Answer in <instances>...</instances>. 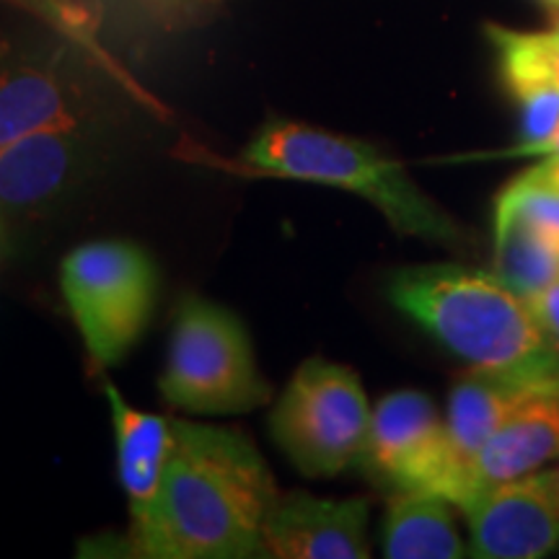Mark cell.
Returning a JSON list of instances; mask_svg holds the SVG:
<instances>
[{
	"label": "cell",
	"instance_id": "7a4b0ae2",
	"mask_svg": "<svg viewBox=\"0 0 559 559\" xmlns=\"http://www.w3.org/2000/svg\"><path fill=\"white\" fill-rule=\"evenodd\" d=\"M389 298L469 368L502 370L559 391V355L528 300L495 272L425 264L389 277Z\"/></svg>",
	"mask_w": 559,
	"mask_h": 559
},
{
	"label": "cell",
	"instance_id": "7c38bea8",
	"mask_svg": "<svg viewBox=\"0 0 559 559\" xmlns=\"http://www.w3.org/2000/svg\"><path fill=\"white\" fill-rule=\"evenodd\" d=\"M117 440V466L130 502V521L156 500L174 453V419L130 407L111 383L104 386Z\"/></svg>",
	"mask_w": 559,
	"mask_h": 559
},
{
	"label": "cell",
	"instance_id": "44dd1931",
	"mask_svg": "<svg viewBox=\"0 0 559 559\" xmlns=\"http://www.w3.org/2000/svg\"><path fill=\"white\" fill-rule=\"evenodd\" d=\"M559 156V130L555 135L536 140V143H519L502 151L472 153V156H459L451 160H502V158H557Z\"/></svg>",
	"mask_w": 559,
	"mask_h": 559
},
{
	"label": "cell",
	"instance_id": "ba28073f",
	"mask_svg": "<svg viewBox=\"0 0 559 559\" xmlns=\"http://www.w3.org/2000/svg\"><path fill=\"white\" fill-rule=\"evenodd\" d=\"M459 510L469 523L472 557H547L559 549V469L479 489Z\"/></svg>",
	"mask_w": 559,
	"mask_h": 559
},
{
	"label": "cell",
	"instance_id": "52a82bcc",
	"mask_svg": "<svg viewBox=\"0 0 559 559\" xmlns=\"http://www.w3.org/2000/svg\"><path fill=\"white\" fill-rule=\"evenodd\" d=\"M360 469L396 492H438L456 500L449 430L436 402L415 389L386 394L373 407Z\"/></svg>",
	"mask_w": 559,
	"mask_h": 559
},
{
	"label": "cell",
	"instance_id": "603a6c76",
	"mask_svg": "<svg viewBox=\"0 0 559 559\" xmlns=\"http://www.w3.org/2000/svg\"><path fill=\"white\" fill-rule=\"evenodd\" d=\"M549 11H559V0H542Z\"/></svg>",
	"mask_w": 559,
	"mask_h": 559
},
{
	"label": "cell",
	"instance_id": "6da1fadb",
	"mask_svg": "<svg viewBox=\"0 0 559 559\" xmlns=\"http://www.w3.org/2000/svg\"><path fill=\"white\" fill-rule=\"evenodd\" d=\"M277 498L267 461L243 432L174 419L164 481L132 519L128 547L151 559L267 557L262 531Z\"/></svg>",
	"mask_w": 559,
	"mask_h": 559
},
{
	"label": "cell",
	"instance_id": "8fae6325",
	"mask_svg": "<svg viewBox=\"0 0 559 559\" xmlns=\"http://www.w3.org/2000/svg\"><path fill=\"white\" fill-rule=\"evenodd\" d=\"M559 459V394L542 391L528 396L487 438L466 477V498L479 489L539 472ZM461 502V506H464ZM459 506V508H461Z\"/></svg>",
	"mask_w": 559,
	"mask_h": 559
},
{
	"label": "cell",
	"instance_id": "4fadbf2b",
	"mask_svg": "<svg viewBox=\"0 0 559 559\" xmlns=\"http://www.w3.org/2000/svg\"><path fill=\"white\" fill-rule=\"evenodd\" d=\"M75 128L41 130L0 151V205L29 210L68 185L79 160Z\"/></svg>",
	"mask_w": 559,
	"mask_h": 559
},
{
	"label": "cell",
	"instance_id": "9c48e42d",
	"mask_svg": "<svg viewBox=\"0 0 559 559\" xmlns=\"http://www.w3.org/2000/svg\"><path fill=\"white\" fill-rule=\"evenodd\" d=\"M368 515L366 498L280 495L264 521V551L280 559H366L370 557Z\"/></svg>",
	"mask_w": 559,
	"mask_h": 559
},
{
	"label": "cell",
	"instance_id": "7402d4cb",
	"mask_svg": "<svg viewBox=\"0 0 559 559\" xmlns=\"http://www.w3.org/2000/svg\"><path fill=\"white\" fill-rule=\"evenodd\" d=\"M528 174H531V177L547 181V185L559 187V156L557 158H544V164L534 166V169H531Z\"/></svg>",
	"mask_w": 559,
	"mask_h": 559
},
{
	"label": "cell",
	"instance_id": "e0dca14e",
	"mask_svg": "<svg viewBox=\"0 0 559 559\" xmlns=\"http://www.w3.org/2000/svg\"><path fill=\"white\" fill-rule=\"evenodd\" d=\"M487 37L498 47L500 70L510 91L536 83L559 86V29L513 32L506 26H487Z\"/></svg>",
	"mask_w": 559,
	"mask_h": 559
},
{
	"label": "cell",
	"instance_id": "2e32d148",
	"mask_svg": "<svg viewBox=\"0 0 559 559\" xmlns=\"http://www.w3.org/2000/svg\"><path fill=\"white\" fill-rule=\"evenodd\" d=\"M495 275L531 298L559 280V239L519 207L495 202Z\"/></svg>",
	"mask_w": 559,
	"mask_h": 559
},
{
	"label": "cell",
	"instance_id": "5b68a950",
	"mask_svg": "<svg viewBox=\"0 0 559 559\" xmlns=\"http://www.w3.org/2000/svg\"><path fill=\"white\" fill-rule=\"evenodd\" d=\"M370 415L366 389L353 368L311 358L277 400L270 432L304 477L330 479L360 466Z\"/></svg>",
	"mask_w": 559,
	"mask_h": 559
},
{
	"label": "cell",
	"instance_id": "3957f363",
	"mask_svg": "<svg viewBox=\"0 0 559 559\" xmlns=\"http://www.w3.org/2000/svg\"><path fill=\"white\" fill-rule=\"evenodd\" d=\"M243 164L264 177L313 181L368 200L402 236L461 247L466 230L412 181L400 160L358 138L288 120H270L257 132Z\"/></svg>",
	"mask_w": 559,
	"mask_h": 559
},
{
	"label": "cell",
	"instance_id": "5bb4252c",
	"mask_svg": "<svg viewBox=\"0 0 559 559\" xmlns=\"http://www.w3.org/2000/svg\"><path fill=\"white\" fill-rule=\"evenodd\" d=\"M79 124L73 91L55 68H0V151L41 130Z\"/></svg>",
	"mask_w": 559,
	"mask_h": 559
},
{
	"label": "cell",
	"instance_id": "277c9868",
	"mask_svg": "<svg viewBox=\"0 0 559 559\" xmlns=\"http://www.w3.org/2000/svg\"><path fill=\"white\" fill-rule=\"evenodd\" d=\"M158 391L190 415H243L272 396L243 321L198 296L181 300L174 317Z\"/></svg>",
	"mask_w": 559,
	"mask_h": 559
},
{
	"label": "cell",
	"instance_id": "8992f818",
	"mask_svg": "<svg viewBox=\"0 0 559 559\" xmlns=\"http://www.w3.org/2000/svg\"><path fill=\"white\" fill-rule=\"evenodd\" d=\"M60 288L91 360L117 366L148 326L158 275L135 243L104 239L70 251L60 267Z\"/></svg>",
	"mask_w": 559,
	"mask_h": 559
},
{
	"label": "cell",
	"instance_id": "30bf717a",
	"mask_svg": "<svg viewBox=\"0 0 559 559\" xmlns=\"http://www.w3.org/2000/svg\"><path fill=\"white\" fill-rule=\"evenodd\" d=\"M542 391L559 394L557 389L544 386L539 381L502 373V370L469 368L464 376H459L449 394V412H445V430H449L451 459L459 481L453 508H459L466 498L469 466L487 438L521 402L542 394Z\"/></svg>",
	"mask_w": 559,
	"mask_h": 559
},
{
	"label": "cell",
	"instance_id": "ac0fdd59",
	"mask_svg": "<svg viewBox=\"0 0 559 559\" xmlns=\"http://www.w3.org/2000/svg\"><path fill=\"white\" fill-rule=\"evenodd\" d=\"M498 200L519 207L521 213H526L531 221L551 230L559 239V187L547 185L526 171L523 177L510 181L498 194Z\"/></svg>",
	"mask_w": 559,
	"mask_h": 559
},
{
	"label": "cell",
	"instance_id": "d6986e66",
	"mask_svg": "<svg viewBox=\"0 0 559 559\" xmlns=\"http://www.w3.org/2000/svg\"><path fill=\"white\" fill-rule=\"evenodd\" d=\"M521 107V143H536L555 135L559 130V86L557 83H536L510 91Z\"/></svg>",
	"mask_w": 559,
	"mask_h": 559
},
{
	"label": "cell",
	"instance_id": "9a60e30c",
	"mask_svg": "<svg viewBox=\"0 0 559 559\" xmlns=\"http://www.w3.org/2000/svg\"><path fill=\"white\" fill-rule=\"evenodd\" d=\"M451 500L438 492L391 495L383 519V557L459 559L469 555L451 513Z\"/></svg>",
	"mask_w": 559,
	"mask_h": 559
},
{
	"label": "cell",
	"instance_id": "ffe728a7",
	"mask_svg": "<svg viewBox=\"0 0 559 559\" xmlns=\"http://www.w3.org/2000/svg\"><path fill=\"white\" fill-rule=\"evenodd\" d=\"M526 300L544 337H547L551 349L559 355V280Z\"/></svg>",
	"mask_w": 559,
	"mask_h": 559
},
{
	"label": "cell",
	"instance_id": "cb8c5ba5",
	"mask_svg": "<svg viewBox=\"0 0 559 559\" xmlns=\"http://www.w3.org/2000/svg\"><path fill=\"white\" fill-rule=\"evenodd\" d=\"M549 13H551V24H555L559 29V11H549Z\"/></svg>",
	"mask_w": 559,
	"mask_h": 559
}]
</instances>
